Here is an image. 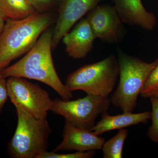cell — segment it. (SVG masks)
Listing matches in <instances>:
<instances>
[{
  "mask_svg": "<svg viewBox=\"0 0 158 158\" xmlns=\"http://www.w3.org/2000/svg\"><path fill=\"white\" fill-rule=\"evenodd\" d=\"M53 31L48 28L34 46L19 61L1 71L6 78L16 77L36 80L53 89L62 99L70 100L73 91L62 83L52 58Z\"/></svg>",
  "mask_w": 158,
  "mask_h": 158,
  "instance_id": "obj_1",
  "label": "cell"
},
{
  "mask_svg": "<svg viewBox=\"0 0 158 158\" xmlns=\"http://www.w3.org/2000/svg\"><path fill=\"white\" fill-rule=\"evenodd\" d=\"M53 20L52 15L43 12L22 19L7 18L0 34V72L27 54Z\"/></svg>",
  "mask_w": 158,
  "mask_h": 158,
  "instance_id": "obj_2",
  "label": "cell"
},
{
  "mask_svg": "<svg viewBox=\"0 0 158 158\" xmlns=\"http://www.w3.org/2000/svg\"><path fill=\"white\" fill-rule=\"evenodd\" d=\"M119 81L110 98L111 104L123 112H132L144 83L158 62L148 63L118 49Z\"/></svg>",
  "mask_w": 158,
  "mask_h": 158,
  "instance_id": "obj_3",
  "label": "cell"
},
{
  "mask_svg": "<svg viewBox=\"0 0 158 158\" xmlns=\"http://www.w3.org/2000/svg\"><path fill=\"white\" fill-rule=\"evenodd\" d=\"M15 106L17 125L8 143V153L12 158H39L47 151L52 132L48 121L35 118L19 106Z\"/></svg>",
  "mask_w": 158,
  "mask_h": 158,
  "instance_id": "obj_4",
  "label": "cell"
},
{
  "mask_svg": "<svg viewBox=\"0 0 158 158\" xmlns=\"http://www.w3.org/2000/svg\"><path fill=\"white\" fill-rule=\"evenodd\" d=\"M118 74V60L111 55L75 71L67 77L65 85L72 91L80 90L89 95L109 96L115 88Z\"/></svg>",
  "mask_w": 158,
  "mask_h": 158,
  "instance_id": "obj_5",
  "label": "cell"
},
{
  "mask_svg": "<svg viewBox=\"0 0 158 158\" xmlns=\"http://www.w3.org/2000/svg\"><path fill=\"white\" fill-rule=\"evenodd\" d=\"M111 104L109 96L87 94L75 100L55 99L51 111L78 127L90 130L98 117L107 112Z\"/></svg>",
  "mask_w": 158,
  "mask_h": 158,
  "instance_id": "obj_6",
  "label": "cell"
},
{
  "mask_svg": "<svg viewBox=\"0 0 158 158\" xmlns=\"http://www.w3.org/2000/svg\"><path fill=\"white\" fill-rule=\"evenodd\" d=\"M7 85L9 98L14 106H19L35 118L47 119L53 100L46 90L20 77H9Z\"/></svg>",
  "mask_w": 158,
  "mask_h": 158,
  "instance_id": "obj_7",
  "label": "cell"
},
{
  "mask_svg": "<svg viewBox=\"0 0 158 158\" xmlns=\"http://www.w3.org/2000/svg\"><path fill=\"white\" fill-rule=\"evenodd\" d=\"M96 38L104 42L117 43L123 34L122 21L114 6H96L87 17Z\"/></svg>",
  "mask_w": 158,
  "mask_h": 158,
  "instance_id": "obj_8",
  "label": "cell"
},
{
  "mask_svg": "<svg viewBox=\"0 0 158 158\" xmlns=\"http://www.w3.org/2000/svg\"><path fill=\"white\" fill-rule=\"evenodd\" d=\"M103 0H62L59 17L53 31L52 48L55 49L66 33L83 16Z\"/></svg>",
  "mask_w": 158,
  "mask_h": 158,
  "instance_id": "obj_9",
  "label": "cell"
},
{
  "mask_svg": "<svg viewBox=\"0 0 158 158\" xmlns=\"http://www.w3.org/2000/svg\"><path fill=\"white\" fill-rule=\"evenodd\" d=\"M105 139L90 130L78 127L65 120L62 140L54 151L87 152L102 149Z\"/></svg>",
  "mask_w": 158,
  "mask_h": 158,
  "instance_id": "obj_10",
  "label": "cell"
},
{
  "mask_svg": "<svg viewBox=\"0 0 158 158\" xmlns=\"http://www.w3.org/2000/svg\"><path fill=\"white\" fill-rule=\"evenodd\" d=\"M86 18H83L71 31L65 34L62 40L68 56L74 59L85 58L93 47L96 39Z\"/></svg>",
  "mask_w": 158,
  "mask_h": 158,
  "instance_id": "obj_11",
  "label": "cell"
},
{
  "mask_svg": "<svg viewBox=\"0 0 158 158\" xmlns=\"http://www.w3.org/2000/svg\"><path fill=\"white\" fill-rule=\"evenodd\" d=\"M115 7L123 23L152 31L157 24L154 14L147 11L141 0H114Z\"/></svg>",
  "mask_w": 158,
  "mask_h": 158,
  "instance_id": "obj_12",
  "label": "cell"
},
{
  "mask_svg": "<svg viewBox=\"0 0 158 158\" xmlns=\"http://www.w3.org/2000/svg\"><path fill=\"white\" fill-rule=\"evenodd\" d=\"M101 116V120L90 130L98 136L113 130H119L140 123H146L151 118V112L138 113L123 112L122 114L116 116H110L107 112Z\"/></svg>",
  "mask_w": 158,
  "mask_h": 158,
  "instance_id": "obj_13",
  "label": "cell"
},
{
  "mask_svg": "<svg viewBox=\"0 0 158 158\" xmlns=\"http://www.w3.org/2000/svg\"><path fill=\"white\" fill-rule=\"evenodd\" d=\"M0 10L7 18L19 19L37 11L28 0H0Z\"/></svg>",
  "mask_w": 158,
  "mask_h": 158,
  "instance_id": "obj_14",
  "label": "cell"
},
{
  "mask_svg": "<svg viewBox=\"0 0 158 158\" xmlns=\"http://www.w3.org/2000/svg\"><path fill=\"white\" fill-rule=\"evenodd\" d=\"M127 130L122 129L116 135L107 141H105L102 150L104 158H121L123 145L128 136Z\"/></svg>",
  "mask_w": 158,
  "mask_h": 158,
  "instance_id": "obj_15",
  "label": "cell"
},
{
  "mask_svg": "<svg viewBox=\"0 0 158 158\" xmlns=\"http://www.w3.org/2000/svg\"><path fill=\"white\" fill-rule=\"evenodd\" d=\"M140 94L144 98H158V62L144 83Z\"/></svg>",
  "mask_w": 158,
  "mask_h": 158,
  "instance_id": "obj_16",
  "label": "cell"
},
{
  "mask_svg": "<svg viewBox=\"0 0 158 158\" xmlns=\"http://www.w3.org/2000/svg\"><path fill=\"white\" fill-rule=\"evenodd\" d=\"M149 99L152 105V125L148 131L147 136L153 142L158 143V98L151 97Z\"/></svg>",
  "mask_w": 158,
  "mask_h": 158,
  "instance_id": "obj_17",
  "label": "cell"
},
{
  "mask_svg": "<svg viewBox=\"0 0 158 158\" xmlns=\"http://www.w3.org/2000/svg\"><path fill=\"white\" fill-rule=\"evenodd\" d=\"M95 153V151L77 152L72 153H58L55 152L46 151L40 156L39 158H91Z\"/></svg>",
  "mask_w": 158,
  "mask_h": 158,
  "instance_id": "obj_18",
  "label": "cell"
},
{
  "mask_svg": "<svg viewBox=\"0 0 158 158\" xmlns=\"http://www.w3.org/2000/svg\"><path fill=\"white\" fill-rule=\"evenodd\" d=\"M6 79L0 72V114L9 98Z\"/></svg>",
  "mask_w": 158,
  "mask_h": 158,
  "instance_id": "obj_19",
  "label": "cell"
},
{
  "mask_svg": "<svg viewBox=\"0 0 158 158\" xmlns=\"http://www.w3.org/2000/svg\"><path fill=\"white\" fill-rule=\"evenodd\" d=\"M37 12L42 13L48 10L53 5L54 0H28Z\"/></svg>",
  "mask_w": 158,
  "mask_h": 158,
  "instance_id": "obj_20",
  "label": "cell"
},
{
  "mask_svg": "<svg viewBox=\"0 0 158 158\" xmlns=\"http://www.w3.org/2000/svg\"><path fill=\"white\" fill-rule=\"evenodd\" d=\"M7 17L0 10V34L2 32L5 27Z\"/></svg>",
  "mask_w": 158,
  "mask_h": 158,
  "instance_id": "obj_21",
  "label": "cell"
}]
</instances>
